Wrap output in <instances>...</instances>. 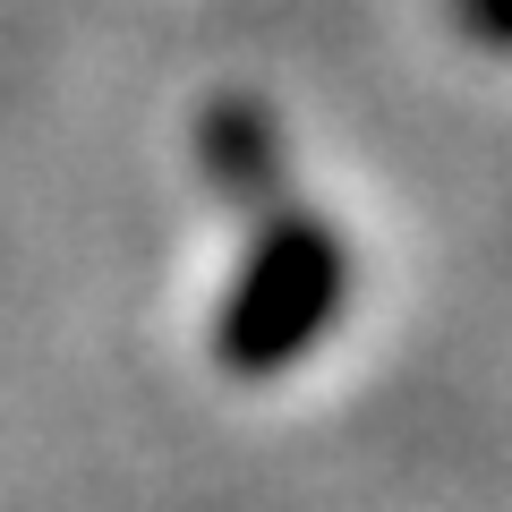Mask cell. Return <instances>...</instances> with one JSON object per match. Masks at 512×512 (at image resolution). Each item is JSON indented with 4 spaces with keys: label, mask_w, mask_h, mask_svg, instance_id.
Listing matches in <instances>:
<instances>
[{
    "label": "cell",
    "mask_w": 512,
    "mask_h": 512,
    "mask_svg": "<svg viewBox=\"0 0 512 512\" xmlns=\"http://www.w3.org/2000/svg\"><path fill=\"white\" fill-rule=\"evenodd\" d=\"M197 163L231 205L265 214L274 188H282V120L256 94H214V111L197 120Z\"/></svg>",
    "instance_id": "cell-2"
},
{
    "label": "cell",
    "mask_w": 512,
    "mask_h": 512,
    "mask_svg": "<svg viewBox=\"0 0 512 512\" xmlns=\"http://www.w3.org/2000/svg\"><path fill=\"white\" fill-rule=\"evenodd\" d=\"M350 308V248L316 205H282L256 222L231 291L214 308V367L239 384H274L299 367Z\"/></svg>",
    "instance_id": "cell-1"
},
{
    "label": "cell",
    "mask_w": 512,
    "mask_h": 512,
    "mask_svg": "<svg viewBox=\"0 0 512 512\" xmlns=\"http://www.w3.org/2000/svg\"><path fill=\"white\" fill-rule=\"evenodd\" d=\"M453 26L487 52H512V0H453Z\"/></svg>",
    "instance_id": "cell-3"
}]
</instances>
